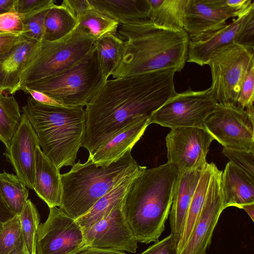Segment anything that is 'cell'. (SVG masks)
<instances>
[{"label":"cell","instance_id":"1","mask_svg":"<svg viewBox=\"0 0 254 254\" xmlns=\"http://www.w3.org/2000/svg\"><path fill=\"white\" fill-rule=\"evenodd\" d=\"M177 71L169 68L107 80L85 109L82 147L87 150L89 157L134 119L150 117L175 95Z\"/></svg>","mask_w":254,"mask_h":254},{"label":"cell","instance_id":"2","mask_svg":"<svg viewBox=\"0 0 254 254\" xmlns=\"http://www.w3.org/2000/svg\"><path fill=\"white\" fill-rule=\"evenodd\" d=\"M120 25L119 33L126 40L113 79L169 68L180 71L184 68L190 41L185 30L158 28L149 20Z\"/></svg>","mask_w":254,"mask_h":254},{"label":"cell","instance_id":"3","mask_svg":"<svg viewBox=\"0 0 254 254\" xmlns=\"http://www.w3.org/2000/svg\"><path fill=\"white\" fill-rule=\"evenodd\" d=\"M178 174L167 162L145 169L132 182L122 208L137 242L159 241L170 214Z\"/></svg>","mask_w":254,"mask_h":254},{"label":"cell","instance_id":"4","mask_svg":"<svg viewBox=\"0 0 254 254\" xmlns=\"http://www.w3.org/2000/svg\"><path fill=\"white\" fill-rule=\"evenodd\" d=\"M22 113L36 133L44 154L60 170L72 166L85 130L83 107L48 106L29 97Z\"/></svg>","mask_w":254,"mask_h":254},{"label":"cell","instance_id":"5","mask_svg":"<svg viewBox=\"0 0 254 254\" xmlns=\"http://www.w3.org/2000/svg\"><path fill=\"white\" fill-rule=\"evenodd\" d=\"M142 167L133 158L131 151L107 166H98L88 158L83 163L79 160L68 172L61 175L63 191L59 208L76 220L126 178Z\"/></svg>","mask_w":254,"mask_h":254},{"label":"cell","instance_id":"6","mask_svg":"<svg viewBox=\"0 0 254 254\" xmlns=\"http://www.w3.org/2000/svg\"><path fill=\"white\" fill-rule=\"evenodd\" d=\"M95 40L77 25L72 32L60 39L41 41L22 69L20 90L69 68L90 52Z\"/></svg>","mask_w":254,"mask_h":254},{"label":"cell","instance_id":"7","mask_svg":"<svg viewBox=\"0 0 254 254\" xmlns=\"http://www.w3.org/2000/svg\"><path fill=\"white\" fill-rule=\"evenodd\" d=\"M105 82L93 45L86 56L69 68L25 87L46 93L66 107H84Z\"/></svg>","mask_w":254,"mask_h":254},{"label":"cell","instance_id":"8","mask_svg":"<svg viewBox=\"0 0 254 254\" xmlns=\"http://www.w3.org/2000/svg\"><path fill=\"white\" fill-rule=\"evenodd\" d=\"M254 49L236 42L218 48L210 55L207 64L211 70L212 97L219 104L237 106L246 74L254 65Z\"/></svg>","mask_w":254,"mask_h":254},{"label":"cell","instance_id":"9","mask_svg":"<svg viewBox=\"0 0 254 254\" xmlns=\"http://www.w3.org/2000/svg\"><path fill=\"white\" fill-rule=\"evenodd\" d=\"M217 103L211 96L210 88L193 91L190 87L185 91L176 93L153 113L149 125L156 124L171 128H204L205 121L214 111Z\"/></svg>","mask_w":254,"mask_h":254},{"label":"cell","instance_id":"10","mask_svg":"<svg viewBox=\"0 0 254 254\" xmlns=\"http://www.w3.org/2000/svg\"><path fill=\"white\" fill-rule=\"evenodd\" d=\"M254 110L217 103L204 128L224 148L254 151Z\"/></svg>","mask_w":254,"mask_h":254},{"label":"cell","instance_id":"11","mask_svg":"<svg viewBox=\"0 0 254 254\" xmlns=\"http://www.w3.org/2000/svg\"><path fill=\"white\" fill-rule=\"evenodd\" d=\"M49 209L47 220L38 228L36 254H76L87 247L76 220L59 207Z\"/></svg>","mask_w":254,"mask_h":254},{"label":"cell","instance_id":"12","mask_svg":"<svg viewBox=\"0 0 254 254\" xmlns=\"http://www.w3.org/2000/svg\"><path fill=\"white\" fill-rule=\"evenodd\" d=\"M232 42L254 49V10L218 29L190 40L187 62L203 66L213 51Z\"/></svg>","mask_w":254,"mask_h":254},{"label":"cell","instance_id":"13","mask_svg":"<svg viewBox=\"0 0 254 254\" xmlns=\"http://www.w3.org/2000/svg\"><path fill=\"white\" fill-rule=\"evenodd\" d=\"M168 163L178 172L202 169L211 142L214 139L204 128H172L166 137Z\"/></svg>","mask_w":254,"mask_h":254},{"label":"cell","instance_id":"14","mask_svg":"<svg viewBox=\"0 0 254 254\" xmlns=\"http://www.w3.org/2000/svg\"><path fill=\"white\" fill-rule=\"evenodd\" d=\"M222 171L215 165L205 200L190 237L180 254H206L213 231L225 209L221 187Z\"/></svg>","mask_w":254,"mask_h":254},{"label":"cell","instance_id":"15","mask_svg":"<svg viewBox=\"0 0 254 254\" xmlns=\"http://www.w3.org/2000/svg\"><path fill=\"white\" fill-rule=\"evenodd\" d=\"M123 202L107 216L83 230L87 247L136 253L137 241L124 216Z\"/></svg>","mask_w":254,"mask_h":254},{"label":"cell","instance_id":"16","mask_svg":"<svg viewBox=\"0 0 254 254\" xmlns=\"http://www.w3.org/2000/svg\"><path fill=\"white\" fill-rule=\"evenodd\" d=\"M39 141L29 121L23 113L20 123L3 155L16 175L25 186L33 190L35 151Z\"/></svg>","mask_w":254,"mask_h":254},{"label":"cell","instance_id":"17","mask_svg":"<svg viewBox=\"0 0 254 254\" xmlns=\"http://www.w3.org/2000/svg\"><path fill=\"white\" fill-rule=\"evenodd\" d=\"M231 17L236 18V12L226 0H189L184 30L194 39L222 27Z\"/></svg>","mask_w":254,"mask_h":254},{"label":"cell","instance_id":"18","mask_svg":"<svg viewBox=\"0 0 254 254\" xmlns=\"http://www.w3.org/2000/svg\"><path fill=\"white\" fill-rule=\"evenodd\" d=\"M150 117L135 118L100 146L88 159L98 166H107L131 151L149 125Z\"/></svg>","mask_w":254,"mask_h":254},{"label":"cell","instance_id":"19","mask_svg":"<svg viewBox=\"0 0 254 254\" xmlns=\"http://www.w3.org/2000/svg\"><path fill=\"white\" fill-rule=\"evenodd\" d=\"M203 168L178 172L169 214L171 234L176 247L180 240L188 211Z\"/></svg>","mask_w":254,"mask_h":254},{"label":"cell","instance_id":"20","mask_svg":"<svg viewBox=\"0 0 254 254\" xmlns=\"http://www.w3.org/2000/svg\"><path fill=\"white\" fill-rule=\"evenodd\" d=\"M61 175L60 169L37 146L33 190L49 208L61 205L63 191Z\"/></svg>","mask_w":254,"mask_h":254},{"label":"cell","instance_id":"21","mask_svg":"<svg viewBox=\"0 0 254 254\" xmlns=\"http://www.w3.org/2000/svg\"><path fill=\"white\" fill-rule=\"evenodd\" d=\"M39 42L27 39L14 46L8 53L0 56V88L13 95L20 90L22 69Z\"/></svg>","mask_w":254,"mask_h":254},{"label":"cell","instance_id":"22","mask_svg":"<svg viewBox=\"0 0 254 254\" xmlns=\"http://www.w3.org/2000/svg\"><path fill=\"white\" fill-rule=\"evenodd\" d=\"M221 187L225 208L254 203V180L229 161L222 172Z\"/></svg>","mask_w":254,"mask_h":254},{"label":"cell","instance_id":"23","mask_svg":"<svg viewBox=\"0 0 254 254\" xmlns=\"http://www.w3.org/2000/svg\"><path fill=\"white\" fill-rule=\"evenodd\" d=\"M92 6L120 25L149 20L148 0H90Z\"/></svg>","mask_w":254,"mask_h":254},{"label":"cell","instance_id":"24","mask_svg":"<svg viewBox=\"0 0 254 254\" xmlns=\"http://www.w3.org/2000/svg\"><path fill=\"white\" fill-rule=\"evenodd\" d=\"M146 169L143 166L126 178L113 190L100 198L85 215L76 220L83 230L87 229L109 215L121 203L134 179Z\"/></svg>","mask_w":254,"mask_h":254},{"label":"cell","instance_id":"25","mask_svg":"<svg viewBox=\"0 0 254 254\" xmlns=\"http://www.w3.org/2000/svg\"><path fill=\"white\" fill-rule=\"evenodd\" d=\"M149 20L157 27L184 30L185 12L189 0H148Z\"/></svg>","mask_w":254,"mask_h":254},{"label":"cell","instance_id":"26","mask_svg":"<svg viewBox=\"0 0 254 254\" xmlns=\"http://www.w3.org/2000/svg\"><path fill=\"white\" fill-rule=\"evenodd\" d=\"M215 165L213 163H207L202 169L188 211L181 238L177 247V254H180L189 240L200 215Z\"/></svg>","mask_w":254,"mask_h":254},{"label":"cell","instance_id":"27","mask_svg":"<svg viewBox=\"0 0 254 254\" xmlns=\"http://www.w3.org/2000/svg\"><path fill=\"white\" fill-rule=\"evenodd\" d=\"M94 47L101 74L106 81L121 63L124 41L117 34H109L96 39Z\"/></svg>","mask_w":254,"mask_h":254},{"label":"cell","instance_id":"28","mask_svg":"<svg viewBox=\"0 0 254 254\" xmlns=\"http://www.w3.org/2000/svg\"><path fill=\"white\" fill-rule=\"evenodd\" d=\"M77 25L75 17L63 2L55 4L47 13L44 21L43 40L60 39L72 32Z\"/></svg>","mask_w":254,"mask_h":254},{"label":"cell","instance_id":"29","mask_svg":"<svg viewBox=\"0 0 254 254\" xmlns=\"http://www.w3.org/2000/svg\"><path fill=\"white\" fill-rule=\"evenodd\" d=\"M29 191L16 175L0 173V195L9 210L19 215L28 200Z\"/></svg>","mask_w":254,"mask_h":254},{"label":"cell","instance_id":"30","mask_svg":"<svg viewBox=\"0 0 254 254\" xmlns=\"http://www.w3.org/2000/svg\"><path fill=\"white\" fill-rule=\"evenodd\" d=\"M21 119L18 103L13 95L0 94V140L9 144Z\"/></svg>","mask_w":254,"mask_h":254},{"label":"cell","instance_id":"31","mask_svg":"<svg viewBox=\"0 0 254 254\" xmlns=\"http://www.w3.org/2000/svg\"><path fill=\"white\" fill-rule=\"evenodd\" d=\"M76 20L77 26L87 31L96 40L107 34H117L120 25L117 21L103 14L92 5Z\"/></svg>","mask_w":254,"mask_h":254},{"label":"cell","instance_id":"32","mask_svg":"<svg viewBox=\"0 0 254 254\" xmlns=\"http://www.w3.org/2000/svg\"><path fill=\"white\" fill-rule=\"evenodd\" d=\"M19 217L26 247L30 254H36V238L40 217L35 205L30 199L27 200Z\"/></svg>","mask_w":254,"mask_h":254},{"label":"cell","instance_id":"33","mask_svg":"<svg viewBox=\"0 0 254 254\" xmlns=\"http://www.w3.org/2000/svg\"><path fill=\"white\" fill-rule=\"evenodd\" d=\"M24 242L19 215L3 223L0 233V254H9Z\"/></svg>","mask_w":254,"mask_h":254},{"label":"cell","instance_id":"34","mask_svg":"<svg viewBox=\"0 0 254 254\" xmlns=\"http://www.w3.org/2000/svg\"><path fill=\"white\" fill-rule=\"evenodd\" d=\"M55 4V2L38 11L25 14L22 36L26 39L38 42L43 40L44 21L47 12Z\"/></svg>","mask_w":254,"mask_h":254},{"label":"cell","instance_id":"35","mask_svg":"<svg viewBox=\"0 0 254 254\" xmlns=\"http://www.w3.org/2000/svg\"><path fill=\"white\" fill-rule=\"evenodd\" d=\"M223 154L229 162L254 180V151L234 150L224 148Z\"/></svg>","mask_w":254,"mask_h":254},{"label":"cell","instance_id":"36","mask_svg":"<svg viewBox=\"0 0 254 254\" xmlns=\"http://www.w3.org/2000/svg\"><path fill=\"white\" fill-rule=\"evenodd\" d=\"M25 15L11 10L0 14V34L22 35Z\"/></svg>","mask_w":254,"mask_h":254},{"label":"cell","instance_id":"37","mask_svg":"<svg viewBox=\"0 0 254 254\" xmlns=\"http://www.w3.org/2000/svg\"><path fill=\"white\" fill-rule=\"evenodd\" d=\"M254 65L246 75L238 96L237 106L246 110L254 109Z\"/></svg>","mask_w":254,"mask_h":254},{"label":"cell","instance_id":"38","mask_svg":"<svg viewBox=\"0 0 254 254\" xmlns=\"http://www.w3.org/2000/svg\"><path fill=\"white\" fill-rule=\"evenodd\" d=\"M53 2V0H15L11 10L25 14L38 11Z\"/></svg>","mask_w":254,"mask_h":254},{"label":"cell","instance_id":"39","mask_svg":"<svg viewBox=\"0 0 254 254\" xmlns=\"http://www.w3.org/2000/svg\"><path fill=\"white\" fill-rule=\"evenodd\" d=\"M140 254H177V247L170 234L149 247Z\"/></svg>","mask_w":254,"mask_h":254},{"label":"cell","instance_id":"40","mask_svg":"<svg viewBox=\"0 0 254 254\" xmlns=\"http://www.w3.org/2000/svg\"><path fill=\"white\" fill-rule=\"evenodd\" d=\"M22 90L29 94L34 100L42 104L51 106L66 107L57 99L41 91L27 87H24Z\"/></svg>","mask_w":254,"mask_h":254},{"label":"cell","instance_id":"41","mask_svg":"<svg viewBox=\"0 0 254 254\" xmlns=\"http://www.w3.org/2000/svg\"><path fill=\"white\" fill-rule=\"evenodd\" d=\"M26 40L21 35L0 34V56L8 53L14 46Z\"/></svg>","mask_w":254,"mask_h":254},{"label":"cell","instance_id":"42","mask_svg":"<svg viewBox=\"0 0 254 254\" xmlns=\"http://www.w3.org/2000/svg\"><path fill=\"white\" fill-rule=\"evenodd\" d=\"M62 2L71 10L76 19L92 7L90 0H64Z\"/></svg>","mask_w":254,"mask_h":254},{"label":"cell","instance_id":"43","mask_svg":"<svg viewBox=\"0 0 254 254\" xmlns=\"http://www.w3.org/2000/svg\"><path fill=\"white\" fill-rule=\"evenodd\" d=\"M76 254H127L124 252L100 249L86 247Z\"/></svg>","mask_w":254,"mask_h":254},{"label":"cell","instance_id":"44","mask_svg":"<svg viewBox=\"0 0 254 254\" xmlns=\"http://www.w3.org/2000/svg\"><path fill=\"white\" fill-rule=\"evenodd\" d=\"M15 215L8 208L0 195V222L3 223Z\"/></svg>","mask_w":254,"mask_h":254},{"label":"cell","instance_id":"45","mask_svg":"<svg viewBox=\"0 0 254 254\" xmlns=\"http://www.w3.org/2000/svg\"><path fill=\"white\" fill-rule=\"evenodd\" d=\"M15 0H0V14L11 10Z\"/></svg>","mask_w":254,"mask_h":254},{"label":"cell","instance_id":"46","mask_svg":"<svg viewBox=\"0 0 254 254\" xmlns=\"http://www.w3.org/2000/svg\"><path fill=\"white\" fill-rule=\"evenodd\" d=\"M9 254H30L28 252L24 241L20 245L15 248Z\"/></svg>","mask_w":254,"mask_h":254},{"label":"cell","instance_id":"47","mask_svg":"<svg viewBox=\"0 0 254 254\" xmlns=\"http://www.w3.org/2000/svg\"><path fill=\"white\" fill-rule=\"evenodd\" d=\"M250 217L252 221H254V203L245 205L242 208Z\"/></svg>","mask_w":254,"mask_h":254},{"label":"cell","instance_id":"48","mask_svg":"<svg viewBox=\"0 0 254 254\" xmlns=\"http://www.w3.org/2000/svg\"><path fill=\"white\" fill-rule=\"evenodd\" d=\"M2 228H3V223H1L0 222V233L2 231Z\"/></svg>","mask_w":254,"mask_h":254},{"label":"cell","instance_id":"49","mask_svg":"<svg viewBox=\"0 0 254 254\" xmlns=\"http://www.w3.org/2000/svg\"><path fill=\"white\" fill-rule=\"evenodd\" d=\"M1 91H0V94H1Z\"/></svg>","mask_w":254,"mask_h":254}]
</instances>
